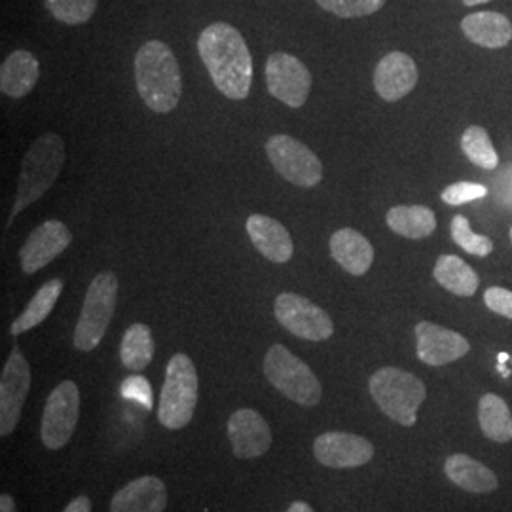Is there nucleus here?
Masks as SVG:
<instances>
[{"instance_id": "7ed1b4c3", "label": "nucleus", "mask_w": 512, "mask_h": 512, "mask_svg": "<svg viewBox=\"0 0 512 512\" xmlns=\"http://www.w3.org/2000/svg\"><path fill=\"white\" fill-rule=\"evenodd\" d=\"M65 158V143L57 133H44L31 145L21 164L18 192L10 222L16 219L25 207L40 200L54 186L65 164Z\"/></svg>"}, {"instance_id": "f3484780", "label": "nucleus", "mask_w": 512, "mask_h": 512, "mask_svg": "<svg viewBox=\"0 0 512 512\" xmlns=\"http://www.w3.org/2000/svg\"><path fill=\"white\" fill-rule=\"evenodd\" d=\"M418 78V65L410 55L391 52L380 59L374 71V88L384 101L395 103L416 88Z\"/></svg>"}, {"instance_id": "2f4dec72", "label": "nucleus", "mask_w": 512, "mask_h": 512, "mask_svg": "<svg viewBox=\"0 0 512 512\" xmlns=\"http://www.w3.org/2000/svg\"><path fill=\"white\" fill-rule=\"evenodd\" d=\"M317 4L338 18H365L384 8L385 0H317Z\"/></svg>"}, {"instance_id": "f257e3e1", "label": "nucleus", "mask_w": 512, "mask_h": 512, "mask_svg": "<svg viewBox=\"0 0 512 512\" xmlns=\"http://www.w3.org/2000/svg\"><path fill=\"white\" fill-rule=\"evenodd\" d=\"M198 52L222 95L236 101L249 95L253 84V57L236 27L228 23L209 25L200 35Z\"/></svg>"}, {"instance_id": "20e7f679", "label": "nucleus", "mask_w": 512, "mask_h": 512, "mask_svg": "<svg viewBox=\"0 0 512 512\" xmlns=\"http://www.w3.org/2000/svg\"><path fill=\"white\" fill-rule=\"evenodd\" d=\"M368 389L387 418L404 427L416 425L418 410L427 399V389L418 376L395 366H384L370 376Z\"/></svg>"}, {"instance_id": "6ab92c4d", "label": "nucleus", "mask_w": 512, "mask_h": 512, "mask_svg": "<svg viewBox=\"0 0 512 512\" xmlns=\"http://www.w3.org/2000/svg\"><path fill=\"white\" fill-rule=\"evenodd\" d=\"M247 234L258 253L270 262L285 264L293 258V238L279 220L266 215H251L247 219Z\"/></svg>"}, {"instance_id": "7c9ffc66", "label": "nucleus", "mask_w": 512, "mask_h": 512, "mask_svg": "<svg viewBox=\"0 0 512 512\" xmlns=\"http://www.w3.org/2000/svg\"><path fill=\"white\" fill-rule=\"evenodd\" d=\"M46 8L57 21L80 25L95 14L97 0H46Z\"/></svg>"}, {"instance_id": "ea45409f", "label": "nucleus", "mask_w": 512, "mask_h": 512, "mask_svg": "<svg viewBox=\"0 0 512 512\" xmlns=\"http://www.w3.org/2000/svg\"><path fill=\"white\" fill-rule=\"evenodd\" d=\"M511 241H512V228H511Z\"/></svg>"}, {"instance_id": "72a5a7b5", "label": "nucleus", "mask_w": 512, "mask_h": 512, "mask_svg": "<svg viewBox=\"0 0 512 512\" xmlns=\"http://www.w3.org/2000/svg\"><path fill=\"white\" fill-rule=\"evenodd\" d=\"M120 391H122V397H124V399L135 401V403L145 406L147 410L152 408V403H154V399H152V389H150V384H148L143 376H129V378H126V380L122 382Z\"/></svg>"}, {"instance_id": "a211bd4d", "label": "nucleus", "mask_w": 512, "mask_h": 512, "mask_svg": "<svg viewBox=\"0 0 512 512\" xmlns=\"http://www.w3.org/2000/svg\"><path fill=\"white\" fill-rule=\"evenodd\" d=\"M167 488L158 476H141L120 488L110 503L112 512H164Z\"/></svg>"}, {"instance_id": "c756f323", "label": "nucleus", "mask_w": 512, "mask_h": 512, "mask_svg": "<svg viewBox=\"0 0 512 512\" xmlns=\"http://www.w3.org/2000/svg\"><path fill=\"white\" fill-rule=\"evenodd\" d=\"M450 232H452V238L456 241V245L461 247L465 253H469V255L484 258V256H488L494 251L492 239L486 238V236H480V234H475V232L471 230L469 220L465 219L463 215H456V217L452 219Z\"/></svg>"}, {"instance_id": "bb28decb", "label": "nucleus", "mask_w": 512, "mask_h": 512, "mask_svg": "<svg viewBox=\"0 0 512 512\" xmlns=\"http://www.w3.org/2000/svg\"><path fill=\"white\" fill-rule=\"evenodd\" d=\"M65 289V283L61 279H52L48 283H44L38 293L33 296V300L27 304V308L19 315L18 319L12 323L10 332L14 336H19L27 330L38 327L50 313L54 310L55 302L59 300V296Z\"/></svg>"}, {"instance_id": "58836bf2", "label": "nucleus", "mask_w": 512, "mask_h": 512, "mask_svg": "<svg viewBox=\"0 0 512 512\" xmlns=\"http://www.w3.org/2000/svg\"><path fill=\"white\" fill-rule=\"evenodd\" d=\"M486 2H490V0H463L465 6H478V4H486Z\"/></svg>"}, {"instance_id": "9b49d317", "label": "nucleus", "mask_w": 512, "mask_h": 512, "mask_svg": "<svg viewBox=\"0 0 512 512\" xmlns=\"http://www.w3.org/2000/svg\"><path fill=\"white\" fill-rule=\"evenodd\" d=\"M31 389V368L18 346H14L0 376V437L18 427L21 410Z\"/></svg>"}, {"instance_id": "4be33fe9", "label": "nucleus", "mask_w": 512, "mask_h": 512, "mask_svg": "<svg viewBox=\"0 0 512 512\" xmlns=\"http://www.w3.org/2000/svg\"><path fill=\"white\" fill-rule=\"evenodd\" d=\"M461 31L476 46L505 48L512 40V23L499 12H475L461 21Z\"/></svg>"}, {"instance_id": "4468645a", "label": "nucleus", "mask_w": 512, "mask_h": 512, "mask_svg": "<svg viewBox=\"0 0 512 512\" xmlns=\"http://www.w3.org/2000/svg\"><path fill=\"white\" fill-rule=\"evenodd\" d=\"M73 241L69 228L61 220H46L31 232L19 251L21 268L25 274H37L54 262Z\"/></svg>"}, {"instance_id": "f8f14e48", "label": "nucleus", "mask_w": 512, "mask_h": 512, "mask_svg": "<svg viewBox=\"0 0 512 512\" xmlns=\"http://www.w3.org/2000/svg\"><path fill=\"white\" fill-rule=\"evenodd\" d=\"M266 84L275 99L291 109H300L310 95V69L298 57L277 52L266 63Z\"/></svg>"}, {"instance_id": "ddd939ff", "label": "nucleus", "mask_w": 512, "mask_h": 512, "mask_svg": "<svg viewBox=\"0 0 512 512\" xmlns=\"http://www.w3.org/2000/svg\"><path fill=\"white\" fill-rule=\"evenodd\" d=\"M315 459L332 469H355L374 458V446L370 440L351 433L330 431L319 435L313 442Z\"/></svg>"}, {"instance_id": "a878e982", "label": "nucleus", "mask_w": 512, "mask_h": 512, "mask_svg": "<svg viewBox=\"0 0 512 512\" xmlns=\"http://www.w3.org/2000/svg\"><path fill=\"white\" fill-rule=\"evenodd\" d=\"M478 421L482 433L494 442H511L512 414L509 404L499 395L486 393L478 403Z\"/></svg>"}, {"instance_id": "0eeeda50", "label": "nucleus", "mask_w": 512, "mask_h": 512, "mask_svg": "<svg viewBox=\"0 0 512 512\" xmlns=\"http://www.w3.org/2000/svg\"><path fill=\"white\" fill-rule=\"evenodd\" d=\"M116 296H118L116 275L112 272H103L93 277L82 306V313L74 329V348L80 351H92L101 344L116 310Z\"/></svg>"}, {"instance_id": "f704fd0d", "label": "nucleus", "mask_w": 512, "mask_h": 512, "mask_svg": "<svg viewBox=\"0 0 512 512\" xmlns=\"http://www.w3.org/2000/svg\"><path fill=\"white\" fill-rule=\"evenodd\" d=\"M484 302L488 310L494 311L501 317L512 319V291L503 287H490L484 293Z\"/></svg>"}, {"instance_id": "423d86ee", "label": "nucleus", "mask_w": 512, "mask_h": 512, "mask_svg": "<svg viewBox=\"0 0 512 512\" xmlns=\"http://www.w3.org/2000/svg\"><path fill=\"white\" fill-rule=\"evenodd\" d=\"M264 374L277 391L300 406H317L323 397V387L310 366L281 344L268 349Z\"/></svg>"}, {"instance_id": "412c9836", "label": "nucleus", "mask_w": 512, "mask_h": 512, "mask_svg": "<svg viewBox=\"0 0 512 512\" xmlns=\"http://www.w3.org/2000/svg\"><path fill=\"white\" fill-rule=\"evenodd\" d=\"M444 473L450 482L469 494H490L499 486L494 471L467 454H454L446 459Z\"/></svg>"}, {"instance_id": "6e6552de", "label": "nucleus", "mask_w": 512, "mask_h": 512, "mask_svg": "<svg viewBox=\"0 0 512 512\" xmlns=\"http://www.w3.org/2000/svg\"><path fill=\"white\" fill-rule=\"evenodd\" d=\"M266 154L275 171L300 188H313L323 179V164L304 143L291 135H274L266 143Z\"/></svg>"}, {"instance_id": "cd10ccee", "label": "nucleus", "mask_w": 512, "mask_h": 512, "mask_svg": "<svg viewBox=\"0 0 512 512\" xmlns=\"http://www.w3.org/2000/svg\"><path fill=\"white\" fill-rule=\"evenodd\" d=\"M154 351H156L154 338L147 325L135 323L126 330L120 344V359H122V365L128 370L131 372L145 370L154 359Z\"/></svg>"}, {"instance_id": "c85d7f7f", "label": "nucleus", "mask_w": 512, "mask_h": 512, "mask_svg": "<svg viewBox=\"0 0 512 512\" xmlns=\"http://www.w3.org/2000/svg\"><path fill=\"white\" fill-rule=\"evenodd\" d=\"M461 150L473 164L492 171L499 164V156L488 131L480 126H471L461 135Z\"/></svg>"}, {"instance_id": "b1692460", "label": "nucleus", "mask_w": 512, "mask_h": 512, "mask_svg": "<svg viewBox=\"0 0 512 512\" xmlns=\"http://www.w3.org/2000/svg\"><path fill=\"white\" fill-rule=\"evenodd\" d=\"M387 226L403 238H429L437 230V217L425 205H397L387 213Z\"/></svg>"}, {"instance_id": "1a4fd4ad", "label": "nucleus", "mask_w": 512, "mask_h": 512, "mask_svg": "<svg viewBox=\"0 0 512 512\" xmlns=\"http://www.w3.org/2000/svg\"><path fill=\"white\" fill-rule=\"evenodd\" d=\"M80 418L78 385L65 380L50 393L40 425V437L48 450H61L69 444Z\"/></svg>"}, {"instance_id": "f03ea898", "label": "nucleus", "mask_w": 512, "mask_h": 512, "mask_svg": "<svg viewBox=\"0 0 512 512\" xmlns=\"http://www.w3.org/2000/svg\"><path fill=\"white\" fill-rule=\"evenodd\" d=\"M135 82L141 99L158 114H167L179 105L183 92L181 69L171 48L150 40L135 55Z\"/></svg>"}, {"instance_id": "4c0bfd02", "label": "nucleus", "mask_w": 512, "mask_h": 512, "mask_svg": "<svg viewBox=\"0 0 512 512\" xmlns=\"http://www.w3.org/2000/svg\"><path fill=\"white\" fill-rule=\"evenodd\" d=\"M285 512H313V509L306 501H294L293 505Z\"/></svg>"}, {"instance_id": "e433bc0d", "label": "nucleus", "mask_w": 512, "mask_h": 512, "mask_svg": "<svg viewBox=\"0 0 512 512\" xmlns=\"http://www.w3.org/2000/svg\"><path fill=\"white\" fill-rule=\"evenodd\" d=\"M0 512H18L14 497L8 494L0 495Z\"/></svg>"}, {"instance_id": "473e14b6", "label": "nucleus", "mask_w": 512, "mask_h": 512, "mask_svg": "<svg viewBox=\"0 0 512 512\" xmlns=\"http://www.w3.org/2000/svg\"><path fill=\"white\" fill-rule=\"evenodd\" d=\"M488 194V188L484 184L478 183H454L450 186H446L440 194L442 202L446 205H452V207H458V205H465V203L476 202L480 198H484Z\"/></svg>"}, {"instance_id": "39448f33", "label": "nucleus", "mask_w": 512, "mask_h": 512, "mask_svg": "<svg viewBox=\"0 0 512 512\" xmlns=\"http://www.w3.org/2000/svg\"><path fill=\"white\" fill-rule=\"evenodd\" d=\"M198 391L200 380L192 359L184 353H175L165 368V382L158 408L160 423L171 431L186 427L194 418Z\"/></svg>"}, {"instance_id": "5701e85b", "label": "nucleus", "mask_w": 512, "mask_h": 512, "mask_svg": "<svg viewBox=\"0 0 512 512\" xmlns=\"http://www.w3.org/2000/svg\"><path fill=\"white\" fill-rule=\"evenodd\" d=\"M40 76L38 59L31 52L18 50L8 55L0 67V90L12 99H21L33 92Z\"/></svg>"}, {"instance_id": "9d476101", "label": "nucleus", "mask_w": 512, "mask_h": 512, "mask_svg": "<svg viewBox=\"0 0 512 512\" xmlns=\"http://www.w3.org/2000/svg\"><path fill=\"white\" fill-rule=\"evenodd\" d=\"M275 317L281 327L308 342H323L334 334L329 313L300 294H279L275 298Z\"/></svg>"}, {"instance_id": "dca6fc26", "label": "nucleus", "mask_w": 512, "mask_h": 512, "mask_svg": "<svg viewBox=\"0 0 512 512\" xmlns=\"http://www.w3.org/2000/svg\"><path fill=\"white\" fill-rule=\"evenodd\" d=\"M228 439L236 458L255 459L270 450L272 431L268 421L256 410L239 408L228 420Z\"/></svg>"}, {"instance_id": "2eb2a0df", "label": "nucleus", "mask_w": 512, "mask_h": 512, "mask_svg": "<svg viewBox=\"0 0 512 512\" xmlns=\"http://www.w3.org/2000/svg\"><path fill=\"white\" fill-rule=\"evenodd\" d=\"M416 353L421 363L444 366L459 361L471 351V344L456 330L421 321L416 325Z\"/></svg>"}, {"instance_id": "c9c22d12", "label": "nucleus", "mask_w": 512, "mask_h": 512, "mask_svg": "<svg viewBox=\"0 0 512 512\" xmlns=\"http://www.w3.org/2000/svg\"><path fill=\"white\" fill-rule=\"evenodd\" d=\"M63 512H92V501L86 495H80L73 499Z\"/></svg>"}, {"instance_id": "aec40b11", "label": "nucleus", "mask_w": 512, "mask_h": 512, "mask_svg": "<svg viewBox=\"0 0 512 512\" xmlns=\"http://www.w3.org/2000/svg\"><path fill=\"white\" fill-rule=\"evenodd\" d=\"M330 255L351 275H365L374 262V247L353 228H342L330 238Z\"/></svg>"}, {"instance_id": "393cba45", "label": "nucleus", "mask_w": 512, "mask_h": 512, "mask_svg": "<svg viewBox=\"0 0 512 512\" xmlns=\"http://www.w3.org/2000/svg\"><path fill=\"white\" fill-rule=\"evenodd\" d=\"M433 275L442 289L465 298L473 296L480 285V279L475 270L463 258L456 255L439 256Z\"/></svg>"}]
</instances>
